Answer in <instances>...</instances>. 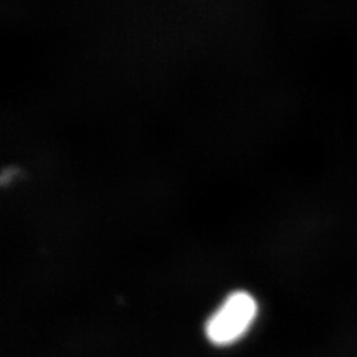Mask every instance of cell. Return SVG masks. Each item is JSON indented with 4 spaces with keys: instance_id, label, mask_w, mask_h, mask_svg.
Segmentation results:
<instances>
[{
    "instance_id": "obj_1",
    "label": "cell",
    "mask_w": 357,
    "mask_h": 357,
    "mask_svg": "<svg viewBox=\"0 0 357 357\" xmlns=\"http://www.w3.org/2000/svg\"><path fill=\"white\" fill-rule=\"evenodd\" d=\"M257 315L255 296L246 291H234L206 320V339L217 347L233 344L252 328Z\"/></svg>"
}]
</instances>
